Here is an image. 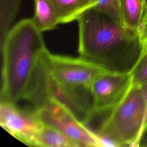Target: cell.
Here are the masks:
<instances>
[{
	"mask_svg": "<svg viewBox=\"0 0 147 147\" xmlns=\"http://www.w3.org/2000/svg\"><path fill=\"white\" fill-rule=\"evenodd\" d=\"M138 32L142 45L143 54L144 53L147 52V5L144 17L142 18Z\"/></svg>",
	"mask_w": 147,
	"mask_h": 147,
	"instance_id": "2e32d148",
	"label": "cell"
},
{
	"mask_svg": "<svg viewBox=\"0 0 147 147\" xmlns=\"http://www.w3.org/2000/svg\"><path fill=\"white\" fill-rule=\"evenodd\" d=\"M34 16L32 18L41 32L51 30L60 24L57 15L48 0H34Z\"/></svg>",
	"mask_w": 147,
	"mask_h": 147,
	"instance_id": "8fae6325",
	"label": "cell"
},
{
	"mask_svg": "<svg viewBox=\"0 0 147 147\" xmlns=\"http://www.w3.org/2000/svg\"><path fill=\"white\" fill-rule=\"evenodd\" d=\"M92 8L109 16L115 21L123 24L119 0H92Z\"/></svg>",
	"mask_w": 147,
	"mask_h": 147,
	"instance_id": "5bb4252c",
	"label": "cell"
},
{
	"mask_svg": "<svg viewBox=\"0 0 147 147\" xmlns=\"http://www.w3.org/2000/svg\"><path fill=\"white\" fill-rule=\"evenodd\" d=\"M0 124L14 137L31 146L44 125L33 108H21L6 102H0Z\"/></svg>",
	"mask_w": 147,
	"mask_h": 147,
	"instance_id": "ba28073f",
	"label": "cell"
},
{
	"mask_svg": "<svg viewBox=\"0 0 147 147\" xmlns=\"http://www.w3.org/2000/svg\"><path fill=\"white\" fill-rule=\"evenodd\" d=\"M133 85L131 74L106 71L91 84V96L94 116L111 112L125 98Z\"/></svg>",
	"mask_w": 147,
	"mask_h": 147,
	"instance_id": "52a82bcc",
	"label": "cell"
},
{
	"mask_svg": "<svg viewBox=\"0 0 147 147\" xmlns=\"http://www.w3.org/2000/svg\"><path fill=\"white\" fill-rule=\"evenodd\" d=\"M123 24L138 30L146 10V0H119Z\"/></svg>",
	"mask_w": 147,
	"mask_h": 147,
	"instance_id": "7c38bea8",
	"label": "cell"
},
{
	"mask_svg": "<svg viewBox=\"0 0 147 147\" xmlns=\"http://www.w3.org/2000/svg\"><path fill=\"white\" fill-rule=\"evenodd\" d=\"M1 46L2 55L0 102L17 104L23 99L47 49L42 32L32 18L11 28Z\"/></svg>",
	"mask_w": 147,
	"mask_h": 147,
	"instance_id": "7a4b0ae2",
	"label": "cell"
},
{
	"mask_svg": "<svg viewBox=\"0 0 147 147\" xmlns=\"http://www.w3.org/2000/svg\"><path fill=\"white\" fill-rule=\"evenodd\" d=\"M82 90H86L70 88L56 81L48 72L42 56L23 99L32 103L33 107L45 100H53L87 125L94 114L91 101L84 95H81L80 91Z\"/></svg>",
	"mask_w": 147,
	"mask_h": 147,
	"instance_id": "277c9868",
	"label": "cell"
},
{
	"mask_svg": "<svg viewBox=\"0 0 147 147\" xmlns=\"http://www.w3.org/2000/svg\"><path fill=\"white\" fill-rule=\"evenodd\" d=\"M146 103L141 86L133 84L123 100L95 133L112 140L118 146H138L142 131Z\"/></svg>",
	"mask_w": 147,
	"mask_h": 147,
	"instance_id": "3957f363",
	"label": "cell"
},
{
	"mask_svg": "<svg viewBox=\"0 0 147 147\" xmlns=\"http://www.w3.org/2000/svg\"><path fill=\"white\" fill-rule=\"evenodd\" d=\"M53 6L60 24H66L78 18L92 7V0H48Z\"/></svg>",
	"mask_w": 147,
	"mask_h": 147,
	"instance_id": "9c48e42d",
	"label": "cell"
},
{
	"mask_svg": "<svg viewBox=\"0 0 147 147\" xmlns=\"http://www.w3.org/2000/svg\"><path fill=\"white\" fill-rule=\"evenodd\" d=\"M32 108L44 125L62 132L80 146H100L95 131L79 121L68 110L58 103L47 100Z\"/></svg>",
	"mask_w": 147,
	"mask_h": 147,
	"instance_id": "8992f818",
	"label": "cell"
},
{
	"mask_svg": "<svg viewBox=\"0 0 147 147\" xmlns=\"http://www.w3.org/2000/svg\"><path fill=\"white\" fill-rule=\"evenodd\" d=\"M142 91H143V92L145 98V100H146V114H145L144 125V126L147 124V84L142 86Z\"/></svg>",
	"mask_w": 147,
	"mask_h": 147,
	"instance_id": "ac0fdd59",
	"label": "cell"
},
{
	"mask_svg": "<svg viewBox=\"0 0 147 147\" xmlns=\"http://www.w3.org/2000/svg\"><path fill=\"white\" fill-rule=\"evenodd\" d=\"M32 146L79 147L80 145L56 129L44 124L36 134Z\"/></svg>",
	"mask_w": 147,
	"mask_h": 147,
	"instance_id": "30bf717a",
	"label": "cell"
},
{
	"mask_svg": "<svg viewBox=\"0 0 147 147\" xmlns=\"http://www.w3.org/2000/svg\"><path fill=\"white\" fill-rule=\"evenodd\" d=\"M42 60L51 76L60 84L72 89L88 90L92 82L107 71L80 57L75 58L51 53L47 49Z\"/></svg>",
	"mask_w": 147,
	"mask_h": 147,
	"instance_id": "5b68a950",
	"label": "cell"
},
{
	"mask_svg": "<svg viewBox=\"0 0 147 147\" xmlns=\"http://www.w3.org/2000/svg\"><path fill=\"white\" fill-rule=\"evenodd\" d=\"M22 0H0V42L1 45L16 17Z\"/></svg>",
	"mask_w": 147,
	"mask_h": 147,
	"instance_id": "4fadbf2b",
	"label": "cell"
},
{
	"mask_svg": "<svg viewBox=\"0 0 147 147\" xmlns=\"http://www.w3.org/2000/svg\"><path fill=\"white\" fill-rule=\"evenodd\" d=\"M76 21L79 57L109 72L131 73L143 52L138 30L93 8L84 11Z\"/></svg>",
	"mask_w": 147,
	"mask_h": 147,
	"instance_id": "6da1fadb",
	"label": "cell"
},
{
	"mask_svg": "<svg viewBox=\"0 0 147 147\" xmlns=\"http://www.w3.org/2000/svg\"><path fill=\"white\" fill-rule=\"evenodd\" d=\"M138 146L139 147H147V124L144 126L141 133Z\"/></svg>",
	"mask_w": 147,
	"mask_h": 147,
	"instance_id": "e0dca14e",
	"label": "cell"
},
{
	"mask_svg": "<svg viewBox=\"0 0 147 147\" xmlns=\"http://www.w3.org/2000/svg\"><path fill=\"white\" fill-rule=\"evenodd\" d=\"M131 74L133 84L141 87L147 84V52L142 55Z\"/></svg>",
	"mask_w": 147,
	"mask_h": 147,
	"instance_id": "9a60e30c",
	"label": "cell"
}]
</instances>
